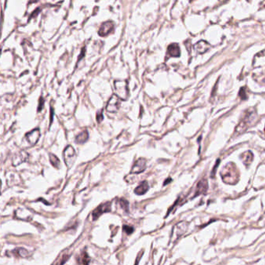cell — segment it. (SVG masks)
Returning <instances> with one entry per match:
<instances>
[{"instance_id": "6da1fadb", "label": "cell", "mask_w": 265, "mask_h": 265, "mask_svg": "<svg viewBox=\"0 0 265 265\" xmlns=\"http://www.w3.org/2000/svg\"><path fill=\"white\" fill-rule=\"evenodd\" d=\"M63 158L67 167H72L76 159V153L72 145H68L65 149L63 152Z\"/></svg>"}, {"instance_id": "7a4b0ae2", "label": "cell", "mask_w": 265, "mask_h": 265, "mask_svg": "<svg viewBox=\"0 0 265 265\" xmlns=\"http://www.w3.org/2000/svg\"><path fill=\"white\" fill-rule=\"evenodd\" d=\"M115 90L117 95L121 100H126L128 97V90L127 82H126L117 81L114 83Z\"/></svg>"}, {"instance_id": "3957f363", "label": "cell", "mask_w": 265, "mask_h": 265, "mask_svg": "<svg viewBox=\"0 0 265 265\" xmlns=\"http://www.w3.org/2000/svg\"><path fill=\"white\" fill-rule=\"evenodd\" d=\"M120 105V98L118 97V96L117 94H113L111 97V99L109 100L107 104H106V110L108 112H111V113H116L119 110Z\"/></svg>"}, {"instance_id": "277c9868", "label": "cell", "mask_w": 265, "mask_h": 265, "mask_svg": "<svg viewBox=\"0 0 265 265\" xmlns=\"http://www.w3.org/2000/svg\"><path fill=\"white\" fill-rule=\"evenodd\" d=\"M111 211V204L110 202H106V203H103L100 205L97 208V209L93 211V219L97 220L100 215L104 214V213L109 212Z\"/></svg>"}, {"instance_id": "5b68a950", "label": "cell", "mask_w": 265, "mask_h": 265, "mask_svg": "<svg viewBox=\"0 0 265 265\" xmlns=\"http://www.w3.org/2000/svg\"><path fill=\"white\" fill-rule=\"evenodd\" d=\"M41 136L40 133V130L38 128H35V129L32 130L31 132H28L26 134L25 138L26 140L28 142L30 145H34L39 140V138Z\"/></svg>"}, {"instance_id": "8992f818", "label": "cell", "mask_w": 265, "mask_h": 265, "mask_svg": "<svg viewBox=\"0 0 265 265\" xmlns=\"http://www.w3.org/2000/svg\"><path fill=\"white\" fill-rule=\"evenodd\" d=\"M145 169H146V160L145 159L141 158L135 163L132 168V170H131V173H134V174L141 173L143 171H145Z\"/></svg>"}, {"instance_id": "52a82bcc", "label": "cell", "mask_w": 265, "mask_h": 265, "mask_svg": "<svg viewBox=\"0 0 265 265\" xmlns=\"http://www.w3.org/2000/svg\"><path fill=\"white\" fill-rule=\"evenodd\" d=\"M113 27H114L113 23L111 21H107L106 23H104L102 26L100 27V30H99V34L102 37L108 35L109 34H111V32L113 31Z\"/></svg>"}, {"instance_id": "ba28073f", "label": "cell", "mask_w": 265, "mask_h": 265, "mask_svg": "<svg viewBox=\"0 0 265 265\" xmlns=\"http://www.w3.org/2000/svg\"><path fill=\"white\" fill-rule=\"evenodd\" d=\"M207 190H208V182H207L206 180L203 179L202 180H200L198 182V184H197V187H196V190H195V195L194 197H196L197 195L206 193Z\"/></svg>"}, {"instance_id": "9c48e42d", "label": "cell", "mask_w": 265, "mask_h": 265, "mask_svg": "<svg viewBox=\"0 0 265 265\" xmlns=\"http://www.w3.org/2000/svg\"><path fill=\"white\" fill-rule=\"evenodd\" d=\"M210 45L208 42L204 41H200L197 44H195V48L196 51L199 54H203V53L206 52L207 51H209Z\"/></svg>"}, {"instance_id": "30bf717a", "label": "cell", "mask_w": 265, "mask_h": 265, "mask_svg": "<svg viewBox=\"0 0 265 265\" xmlns=\"http://www.w3.org/2000/svg\"><path fill=\"white\" fill-rule=\"evenodd\" d=\"M167 53L170 57H180V49L177 44H171L167 48Z\"/></svg>"}, {"instance_id": "8fae6325", "label": "cell", "mask_w": 265, "mask_h": 265, "mask_svg": "<svg viewBox=\"0 0 265 265\" xmlns=\"http://www.w3.org/2000/svg\"><path fill=\"white\" fill-rule=\"evenodd\" d=\"M186 223L185 222H180V223H178V224L174 227V229H173V236H174L176 235L177 237L178 238L180 236H181L182 234L184 233V232L186 231V229H187V226H186Z\"/></svg>"}, {"instance_id": "7c38bea8", "label": "cell", "mask_w": 265, "mask_h": 265, "mask_svg": "<svg viewBox=\"0 0 265 265\" xmlns=\"http://www.w3.org/2000/svg\"><path fill=\"white\" fill-rule=\"evenodd\" d=\"M149 187L148 182L143 181L135 189V193L138 195H143L144 194L147 192L148 190H149Z\"/></svg>"}, {"instance_id": "4fadbf2b", "label": "cell", "mask_w": 265, "mask_h": 265, "mask_svg": "<svg viewBox=\"0 0 265 265\" xmlns=\"http://www.w3.org/2000/svg\"><path fill=\"white\" fill-rule=\"evenodd\" d=\"M89 138V133L87 130H84L83 132L79 134L76 137H75V142L78 144H83L87 141Z\"/></svg>"}, {"instance_id": "5bb4252c", "label": "cell", "mask_w": 265, "mask_h": 265, "mask_svg": "<svg viewBox=\"0 0 265 265\" xmlns=\"http://www.w3.org/2000/svg\"><path fill=\"white\" fill-rule=\"evenodd\" d=\"M12 253L13 255H16L17 257H23V258H25L28 256V251L24 248H21V247L20 248H16L14 250H13Z\"/></svg>"}, {"instance_id": "9a60e30c", "label": "cell", "mask_w": 265, "mask_h": 265, "mask_svg": "<svg viewBox=\"0 0 265 265\" xmlns=\"http://www.w3.org/2000/svg\"><path fill=\"white\" fill-rule=\"evenodd\" d=\"M49 157H50V162L51 163V165L54 167L59 169L60 168V160L58 159V158L56 156H54V154H52V153H51L49 155Z\"/></svg>"}, {"instance_id": "2e32d148", "label": "cell", "mask_w": 265, "mask_h": 265, "mask_svg": "<svg viewBox=\"0 0 265 265\" xmlns=\"http://www.w3.org/2000/svg\"><path fill=\"white\" fill-rule=\"evenodd\" d=\"M78 262L80 264H87L90 262V258L89 257L88 254L86 253H83L80 255V257L78 258Z\"/></svg>"}, {"instance_id": "e0dca14e", "label": "cell", "mask_w": 265, "mask_h": 265, "mask_svg": "<svg viewBox=\"0 0 265 265\" xmlns=\"http://www.w3.org/2000/svg\"><path fill=\"white\" fill-rule=\"evenodd\" d=\"M118 204H119V205L121 207V209H122L123 210H125V211H128L129 204H128V202L127 200L124 199V198H121V199L118 200Z\"/></svg>"}, {"instance_id": "ac0fdd59", "label": "cell", "mask_w": 265, "mask_h": 265, "mask_svg": "<svg viewBox=\"0 0 265 265\" xmlns=\"http://www.w3.org/2000/svg\"><path fill=\"white\" fill-rule=\"evenodd\" d=\"M245 158L242 157V161L246 165H249V163H251L252 159H253V154L250 152H244Z\"/></svg>"}, {"instance_id": "d6986e66", "label": "cell", "mask_w": 265, "mask_h": 265, "mask_svg": "<svg viewBox=\"0 0 265 265\" xmlns=\"http://www.w3.org/2000/svg\"><path fill=\"white\" fill-rule=\"evenodd\" d=\"M123 230H124V232H125V233L126 234H128V235H130V234H132V233L134 232L133 227L129 226H126V225L123 226Z\"/></svg>"}, {"instance_id": "ffe728a7", "label": "cell", "mask_w": 265, "mask_h": 265, "mask_svg": "<svg viewBox=\"0 0 265 265\" xmlns=\"http://www.w3.org/2000/svg\"><path fill=\"white\" fill-rule=\"evenodd\" d=\"M97 120L99 123H100L104 120V116H103V111H98L97 113Z\"/></svg>"}, {"instance_id": "44dd1931", "label": "cell", "mask_w": 265, "mask_h": 265, "mask_svg": "<svg viewBox=\"0 0 265 265\" xmlns=\"http://www.w3.org/2000/svg\"><path fill=\"white\" fill-rule=\"evenodd\" d=\"M44 100L42 97H41L40 98V100H39V106L38 108H37V111L40 112V111L42 110V108H43L44 106Z\"/></svg>"}, {"instance_id": "7402d4cb", "label": "cell", "mask_w": 265, "mask_h": 265, "mask_svg": "<svg viewBox=\"0 0 265 265\" xmlns=\"http://www.w3.org/2000/svg\"><path fill=\"white\" fill-rule=\"evenodd\" d=\"M240 96L241 97L242 99H247V96L245 95V91H244V88L241 89V90L240 91Z\"/></svg>"}, {"instance_id": "603a6c76", "label": "cell", "mask_w": 265, "mask_h": 265, "mask_svg": "<svg viewBox=\"0 0 265 265\" xmlns=\"http://www.w3.org/2000/svg\"><path fill=\"white\" fill-rule=\"evenodd\" d=\"M171 180H171V179H167V180H166L165 182H164V185H166V184H167V183H169V182H170V181H171Z\"/></svg>"}, {"instance_id": "cb8c5ba5", "label": "cell", "mask_w": 265, "mask_h": 265, "mask_svg": "<svg viewBox=\"0 0 265 265\" xmlns=\"http://www.w3.org/2000/svg\"><path fill=\"white\" fill-rule=\"evenodd\" d=\"M247 1H248V2H249V0H247Z\"/></svg>"}, {"instance_id": "d4e9b609", "label": "cell", "mask_w": 265, "mask_h": 265, "mask_svg": "<svg viewBox=\"0 0 265 265\" xmlns=\"http://www.w3.org/2000/svg\"><path fill=\"white\" fill-rule=\"evenodd\" d=\"M6 2H7V0H6Z\"/></svg>"}, {"instance_id": "484cf974", "label": "cell", "mask_w": 265, "mask_h": 265, "mask_svg": "<svg viewBox=\"0 0 265 265\" xmlns=\"http://www.w3.org/2000/svg\"><path fill=\"white\" fill-rule=\"evenodd\" d=\"M264 7H265V6H264Z\"/></svg>"}]
</instances>
